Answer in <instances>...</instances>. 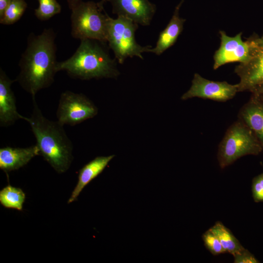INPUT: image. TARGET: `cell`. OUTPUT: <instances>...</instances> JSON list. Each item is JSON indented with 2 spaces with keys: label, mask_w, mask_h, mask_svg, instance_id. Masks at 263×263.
Wrapping results in <instances>:
<instances>
[{
  "label": "cell",
  "mask_w": 263,
  "mask_h": 263,
  "mask_svg": "<svg viewBox=\"0 0 263 263\" xmlns=\"http://www.w3.org/2000/svg\"><path fill=\"white\" fill-rule=\"evenodd\" d=\"M55 38L52 29H45L41 34H32L28 38L19 63L20 72L15 80L32 97L50 87L58 72Z\"/></svg>",
  "instance_id": "1"
},
{
  "label": "cell",
  "mask_w": 263,
  "mask_h": 263,
  "mask_svg": "<svg viewBox=\"0 0 263 263\" xmlns=\"http://www.w3.org/2000/svg\"><path fill=\"white\" fill-rule=\"evenodd\" d=\"M33 110L30 117H23L30 125L36 138L40 155L58 173H62L69 168L73 159V145L58 121L45 117L32 97Z\"/></svg>",
  "instance_id": "2"
},
{
  "label": "cell",
  "mask_w": 263,
  "mask_h": 263,
  "mask_svg": "<svg viewBox=\"0 0 263 263\" xmlns=\"http://www.w3.org/2000/svg\"><path fill=\"white\" fill-rule=\"evenodd\" d=\"M74 55L67 60L58 62L57 70L65 71L73 78L82 80L113 78L119 74L116 60L112 59L104 43L95 40H80Z\"/></svg>",
  "instance_id": "3"
},
{
  "label": "cell",
  "mask_w": 263,
  "mask_h": 263,
  "mask_svg": "<svg viewBox=\"0 0 263 263\" xmlns=\"http://www.w3.org/2000/svg\"><path fill=\"white\" fill-rule=\"evenodd\" d=\"M105 1L81 0L71 9V35L73 38L107 42L110 17L103 8Z\"/></svg>",
  "instance_id": "4"
},
{
  "label": "cell",
  "mask_w": 263,
  "mask_h": 263,
  "mask_svg": "<svg viewBox=\"0 0 263 263\" xmlns=\"http://www.w3.org/2000/svg\"><path fill=\"white\" fill-rule=\"evenodd\" d=\"M262 151V146L254 133L238 119L227 129L220 143L217 159L220 168L224 169L241 157L257 155Z\"/></svg>",
  "instance_id": "5"
},
{
  "label": "cell",
  "mask_w": 263,
  "mask_h": 263,
  "mask_svg": "<svg viewBox=\"0 0 263 263\" xmlns=\"http://www.w3.org/2000/svg\"><path fill=\"white\" fill-rule=\"evenodd\" d=\"M138 25L122 16L115 19L110 17L107 42L118 63L122 64L127 58L134 56L143 59V54L150 52L152 48L150 45L143 46L136 42L135 34Z\"/></svg>",
  "instance_id": "6"
},
{
  "label": "cell",
  "mask_w": 263,
  "mask_h": 263,
  "mask_svg": "<svg viewBox=\"0 0 263 263\" xmlns=\"http://www.w3.org/2000/svg\"><path fill=\"white\" fill-rule=\"evenodd\" d=\"M249 57L247 61L236 66L234 72L240 78L238 92H251L263 83V33L261 37L253 36L247 40Z\"/></svg>",
  "instance_id": "7"
},
{
  "label": "cell",
  "mask_w": 263,
  "mask_h": 263,
  "mask_svg": "<svg viewBox=\"0 0 263 263\" xmlns=\"http://www.w3.org/2000/svg\"><path fill=\"white\" fill-rule=\"evenodd\" d=\"M97 113L96 107L82 94L66 91L61 94L56 115L62 125L75 126Z\"/></svg>",
  "instance_id": "8"
},
{
  "label": "cell",
  "mask_w": 263,
  "mask_h": 263,
  "mask_svg": "<svg viewBox=\"0 0 263 263\" xmlns=\"http://www.w3.org/2000/svg\"><path fill=\"white\" fill-rule=\"evenodd\" d=\"M237 84L232 85L226 81H215L206 79L195 73L189 89L183 94L182 100L193 97L225 102L234 97L238 93Z\"/></svg>",
  "instance_id": "9"
},
{
  "label": "cell",
  "mask_w": 263,
  "mask_h": 263,
  "mask_svg": "<svg viewBox=\"0 0 263 263\" xmlns=\"http://www.w3.org/2000/svg\"><path fill=\"white\" fill-rule=\"evenodd\" d=\"M221 43L213 56V69L216 70L228 63H244L249 57V45L242 40V33L229 37L223 31H219Z\"/></svg>",
  "instance_id": "10"
},
{
  "label": "cell",
  "mask_w": 263,
  "mask_h": 263,
  "mask_svg": "<svg viewBox=\"0 0 263 263\" xmlns=\"http://www.w3.org/2000/svg\"><path fill=\"white\" fill-rule=\"evenodd\" d=\"M109 2L113 12L129 19L138 25L148 26L156 12L154 4L149 0H105Z\"/></svg>",
  "instance_id": "11"
},
{
  "label": "cell",
  "mask_w": 263,
  "mask_h": 263,
  "mask_svg": "<svg viewBox=\"0 0 263 263\" xmlns=\"http://www.w3.org/2000/svg\"><path fill=\"white\" fill-rule=\"evenodd\" d=\"M251 93L249 100L240 110L238 117L254 133L263 152V94Z\"/></svg>",
  "instance_id": "12"
},
{
  "label": "cell",
  "mask_w": 263,
  "mask_h": 263,
  "mask_svg": "<svg viewBox=\"0 0 263 263\" xmlns=\"http://www.w3.org/2000/svg\"><path fill=\"white\" fill-rule=\"evenodd\" d=\"M12 80L1 68L0 69V125L8 127L23 116L17 111L16 97L11 89Z\"/></svg>",
  "instance_id": "13"
},
{
  "label": "cell",
  "mask_w": 263,
  "mask_h": 263,
  "mask_svg": "<svg viewBox=\"0 0 263 263\" xmlns=\"http://www.w3.org/2000/svg\"><path fill=\"white\" fill-rule=\"evenodd\" d=\"M40 155L36 144L26 148L4 147L0 149V169L11 171L23 167L36 156Z\"/></svg>",
  "instance_id": "14"
},
{
  "label": "cell",
  "mask_w": 263,
  "mask_h": 263,
  "mask_svg": "<svg viewBox=\"0 0 263 263\" xmlns=\"http://www.w3.org/2000/svg\"><path fill=\"white\" fill-rule=\"evenodd\" d=\"M184 0H181L176 6L173 15L166 28L160 33L154 47L150 53L157 56L163 54L176 41L182 32L186 19L180 17L179 11Z\"/></svg>",
  "instance_id": "15"
},
{
  "label": "cell",
  "mask_w": 263,
  "mask_h": 263,
  "mask_svg": "<svg viewBox=\"0 0 263 263\" xmlns=\"http://www.w3.org/2000/svg\"><path fill=\"white\" fill-rule=\"evenodd\" d=\"M114 156V155L98 156L79 170L78 182L69 199L68 204L72 203L77 199L85 186L103 171Z\"/></svg>",
  "instance_id": "16"
},
{
  "label": "cell",
  "mask_w": 263,
  "mask_h": 263,
  "mask_svg": "<svg viewBox=\"0 0 263 263\" xmlns=\"http://www.w3.org/2000/svg\"><path fill=\"white\" fill-rule=\"evenodd\" d=\"M209 229L218 237L225 253L233 255L244 248L231 231L222 223L217 222Z\"/></svg>",
  "instance_id": "17"
},
{
  "label": "cell",
  "mask_w": 263,
  "mask_h": 263,
  "mask_svg": "<svg viewBox=\"0 0 263 263\" xmlns=\"http://www.w3.org/2000/svg\"><path fill=\"white\" fill-rule=\"evenodd\" d=\"M25 199L22 190L8 185L0 191V203L4 207L22 210Z\"/></svg>",
  "instance_id": "18"
},
{
  "label": "cell",
  "mask_w": 263,
  "mask_h": 263,
  "mask_svg": "<svg viewBox=\"0 0 263 263\" xmlns=\"http://www.w3.org/2000/svg\"><path fill=\"white\" fill-rule=\"evenodd\" d=\"M27 8L24 0H10L2 15L0 16V23L4 25L12 24L21 17Z\"/></svg>",
  "instance_id": "19"
},
{
  "label": "cell",
  "mask_w": 263,
  "mask_h": 263,
  "mask_svg": "<svg viewBox=\"0 0 263 263\" xmlns=\"http://www.w3.org/2000/svg\"><path fill=\"white\" fill-rule=\"evenodd\" d=\"M38 7L35 15L40 20H47L61 12V8L56 0H38Z\"/></svg>",
  "instance_id": "20"
},
{
  "label": "cell",
  "mask_w": 263,
  "mask_h": 263,
  "mask_svg": "<svg viewBox=\"0 0 263 263\" xmlns=\"http://www.w3.org/2000/svg\"><path fill=\"white\" fill-rule=\"evenodd\" d=\"M202 239L207 249L213 255L225 253L218 237L209 229L202 235Z\"/></svg>",
  "instance_id": "21"
},
{
  "label": "cell",
  "mask_w": 263,
  "mask_h": 263,
  "mask_svg": "<svg viewBox=\"0 0 263 263\" xmlns=\"http://www.w3.org/2000/svg\"><path fill=\"white\" fill-rule=\"evenodd\" d=\"M251 189L254 201L263 202V172L253 179Z\"/></svg>",
  "instance_id": "22"
},
{
  "label": "cell",
  "mask_w": 263,
  "mask_h": 263,
  "mask_svg": "<svg viewBox=\"0 0 263 263\" xmlns=\"http://www.w3.org/2000/svg\"><path fill=\"white\" fill-rule=\"evenodd\" d=\"M234 263H258L259 261L244 248L233 255Z\"/></svg>",
  "instance_id": "23"
},
{
  "label": "cell",
  "mask_w": 263,
  "mask_h": 263,
  "mask_svg": "<svg viewBox=\"0 0 263 263\" xmlns=\"http://www.w3.org/2000/svg\"><path fill=\"white\" fill-rule=\"evenodd\" d=\"M10 1V0H0V16L2 15Z\"/></svg>",
  "instance_id": "24"
},
{
  "label": "cell",
  "mask_w": 263,
  "mask_h": 263,
  "mask_svg": "<svg viewBox=\"0 0 263 263\" xmlns=\"http://www.w3.org/2000/svg\"><path fill=\"white\" fill-rule=\"evenodd\" d=\"M69 8L72 9L77 5L81 0H67Z\"/></svg>",
  "instance_id": "25"
},
{
  "label": "cell",
  "mask_w": 263,
  "mask_h": 263,
  "mask_svg": "<svg viewBox=\"0 0 263 263\" xmlns=\"http://www.w3.org/2000/svg\"><path fill=\"white\" fill-rule=\"evenodd\" d=\"M255 92L263 94V83L257 86L251 92Z\"/></svg>",
  "instance_id": "26"
}]
</instances>
